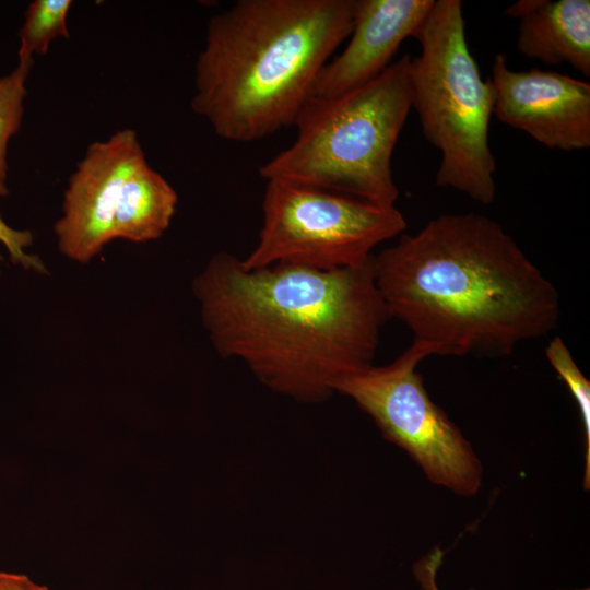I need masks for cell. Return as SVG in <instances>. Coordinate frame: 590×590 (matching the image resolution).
Here are the masks:
<instances>
[{"mask_svg": "<svg viewBox=\"0 0 590 590\" xmlns=\"http://www.w3.org/2000/svg\"><path fill=\"white\" fill-rule=\"evenodd\" d=\"M192 287L217 353L302 402L328 399L345 377L373 365L390 319L371 260L337 271L246 269L236 256L217 252Z\"/></svg>", "mask_w": 590, "mask_h": 590, "instance_id": "cell-1", "label": "cell"}, {"mask_svg": "<svg viewBox=\"0 0 590 590\" xmlns=\"http://www.w3.org/2000/svg\"><path fill=\"white\" fill-rule=\"evenodd\" d=\"M376 286L391 318L432 355H510L553 331L559 295L499 223L441 214L374 253Z\"/></svg>", "mask_w": 590, "mask_h": 590, "instance_id": "cell-2", "label": "cell"}, {"mask_svg": "<svg viewBox=\"0 0 590 590\" xmlns=\"http://www.w3.org/2000/svg\"><path fill=\"white\" fill-rule=\"evenodd\" d=\"M357 0H238L208 23L192 110L229 141L294 126L322 68L350 36Z\"/></svg>", "mask_w": 590, "mask_h": 590, "instance_id": "cell-3", "label": "cell"}, {"mask_svg": "<svg viewBox=\"0 0 590 590\" xmlns=\"http://www.w3.org/2000/svg\"><path fill=\"white\" fill-rule=\"evenodd\" d=\"M411 59L403 55L344 94L309 98L294 122L296 140L260 176L394 205L391 160L412 109Z\"/></svg>", "mask_w": 590, "mask_h": 590, "instance_id": "cell-4", "label": "cell"}, {"mask_svg": "<svg viewBox=\"0 0 590 590\" xmlns=\"http://www.w3.org/2000/svg\"><path fill=\"white\" fill-rule=\"evenodd\" d=\"M411 59L412 108L426 140L441 153L436 185L482 204L495 198L488 130L494 87L469 50L460 0H435Z\"/></svg>", "mask_w": 590, "mask_h": 590, "instance_id": "cell-5", "label": "cell"}, {"mask_svg": "<svg viewBox=\"0 0 590 590\" xmlns=\"http://www.w3.org/2000/svg\"><path fill=\"white\" fill-rule=\"evenodd\" d=\"M258 241L246 269L291 264L318 271L366 266L373 250L406 228L394 205L285 180H267Z\"/></svg>", "mask_w": 590, "mask_h": 590, "instance_id": "cell-6", "label": "cell"}, {"mask_svg": "<svg viewBox=\"0 0 590 590\" xmlns=\"http://www.w3.org/2000/svg\"><path fill=\"white\" fill-rule=\"evenodd\" d=\"M430 355L427 345L413 341L390 364H373L345 377L337 392L367 413L382 436L406 451L430 482L473 496L482 485V464L459 427L430 400L416 371Z\"/></svg>", "mask_w": 590, "mask_h": 590, "instance_id": "cell-7", "label": "cell"}, {"mask_svg": "<svg viewBox=\"0 0 590 590\" xmlns=\"http://www.w3.org/2000/svg\"><path fill=\"white\" fill-rule=\"evenodd\" d=\"M145 160L131 129L88 145L69 178L62 214L54 227L58 249L64 257L87 263L113 240V222L123 182Z\"/></svg>", "mask_w": 590, "mask_h": 590, "instance_id": "cell-8", "label": "cell"}, {"mask_svg": "<svg viewBox=\"0 0 590 590\" xmlns=\"http://www.w3.org/2000/svg\"><path fill=\"white\" fill-rule=\"evenodd\" d=\"M495 115L548 149L590 146V84L555 71H514L507 58L493 61Z\"/></svg>", "mask_w": 590, "mask_h": 590, "instance_id": "cell-9", "label": "cell"}, {"mask_svg": "<svg viewBox=\"0 0 590 590\" xmlns=\"http://www.w3.org/2000/svg\"><path fill=\"white\" fill-rule=\"evenodd\" d=\"M435 0H357L345 49L320 71L311 97H334L378 76L401 43L417 39Z\"/></svg>", "mask_w": 590, "mask_h": 590, "instance_id": "cell-10", "label": "cell"}, {"mask_svg": "<svg viewBox=\"0 0 590 590\" xmlns=\"http://www.w3.org/2000/svg\"><path fill=\"white\" fill-rule=\"evenodd\" d=\"M505 13L519 20L517 49L524 57L590 76L589 0H519Z\"/></svg>", "mask_w": 590, "mask_h": 590, "instance_id": "cell-11", "label": "cell"}, {"mask_svg": "<svg viewBox=\"0 0 590 590\" xmlns=\"http://www.w3.org/2000/svg\"><path fill=\"white\" fill-rule=\"evenodd\" d=\"M178 196L170 184L143 161L121 188L114 222L113 240L148 243L160 238L170 225Z\"/></svg>", "mask_w": 590, "mask_h": 590, "instance_id": "cell-12", "label": "cell"}, {"mask_svg": "<svg viewBox=\"0 0 590 590\" xmlns=\"http://www.w3.org/2000/svg\"><path fill=\"white\" fill-rule=\"evenodd\" d=\"M70 0H35L27 7L20 31L19 61L33 60V55H45L57 37L69 38L67 17Z\"/></svg>", "mask_w": 590, "mask_h": 590, "instance_id": "cell-13", "label": "cell"}, {"mask_svg": "<svg viewBox=\"0 0 590 590\" xmlns=\"http://www.w3.org/2000/svg\"><path fill=\"white\" fill-rule=\"evenodd\" d=\"M33 60L19 61L17 67L0 78V197H7V149L9 140L19 131L26 96L25 82Z\"/></svg>", "mask_w": 590, "mask_h": 590, "instance_id": "cell-14", "label": "cell"}, {"mask_svg": "<svg viewBox=\"0 0 590 590\" xmlns=\"http://www.w3.org/2000/svg\"><path fill=\"white\" fill-rule=\"evenodd\" d=\"M545 356L560 379L567 385L581 414L586 442L583 488L588 491L590 488V382L576 364L562 338L555 337L548 342Z\"/></svg>", "mask_w": 590, "mask_h": 590, "instance_id": "cell-15", "label": "cell"}, {"mask_svg": "<svg viewBox=\"0 0 590 590\" xmlns=\"http://www.w3.org/2000/svg\"><path fill=\"white\" fill-rule=\"evenodd\" d=\"M0 244L4 245L11 260L24 269L39 273H46V267L42 260L26 252V248L33 244V235L28 231H19L9 226L0 216ZM0 255V261H1Z\"/></svg>", "mask_w": 590, "mask_h": 590, "instance_id": "cell-16", "label": "cell"}, {"mask_svg": "<svg viewBox=\"0 0 590 590\" xmlns=\"http://www.w3.org/2000/svg\"><path fill=\"white\" fill-rule=\"evenodd\" d=\"M439 552L418 562L414 571L422 590H440L436 582V573L440 562ZM474 590V589H469Z\"/></svg>", "mask_w": 590, "mask_h": 590, "instance_id": "cell-17", "label": "cell"}, {"mask_svg": "<svg viewBox=\"0 0 590 590\" xmlns=\"http://www.w3.org/2000/svg\"><path fill=\"white\" fill-rule=\"evenodd\" d=\"M0 590H49L23 574L0 571Z\"/></svg>", "mask_w": 590, "mask_h": 590, "instance_id": "cell-18", "label": "cell"}, {"mask_svg": "<svg viewBox=\"0 0 590 590\" xmlns=\"http://www.w3.org/2000/svg\"><path fill=\"white\" fill-rule=\"evenodd\" d=\"M573 590H589V588H583V589H573Z\"/></svg>", "mask_w": 590, "mask_h": 590, "instance_id": "cell-19", "label": "cell"}]
</instances>
